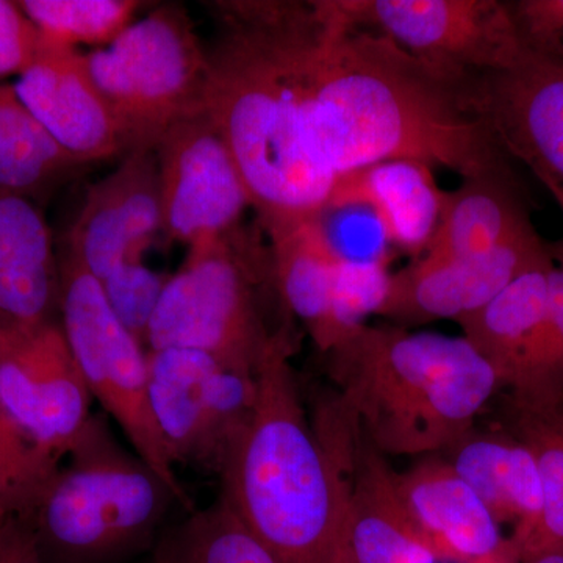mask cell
<instances>
[{"label": "cell", "instance_id": "8fae6325", "mask_svg": "<svg viewBox=\"0 0 563 563\" xmlns=\"http://www.w3.org/2000/svg\"><path fill=\"white\" fill-rule=\"evenodd\" d=\"M313 428L342 474V532L352 563H440L415 528L398 472L339 399L321 407Z\"/></svg>", "mask_w": 563, "mask_h": 563}, {"label": "cell", "instance_id": "d4e9b609", "mask_svg": "<svg viewBox=\"0 0 563 563\" xmlns=\"http://www.w3.org/2000/svg\"><path fill=\"white\" fill-rule=\"evenodd\" d=\"M81 166L41 128L13 85H0V187L32 198Z\"/></svg>", "mask_w": 563, "mask_h": 563}, {"label": "cell", "instance_id": "d6986e66", "mask_svg": "<svg viewBox=\"0 0 563 563\" xmlns=\"http://www.w3.org/2000/svg\"><path fill=\"white\" fill-rule=\"evenodd\" d=\"M453 466L501 526L512 529L518 561L539 548L543 490L533 455L512 433L477 432L462 437L440 454Z\"/></svg>", "mask_w": 563, "mask_h": 563}, {"label": "cell", "instance_id": "3957f363", "mask_svg": "<svg viewBox=\"0 0 563 563\" xmlns=\"http://www.w3.org/2000/svg\"><path fill=\"white\" fill-rule=\"evenodd\" d=\"M285 328L257 372V395L220 470V498L280 563H328L344 487L302 406Z\"/></svg>", "mask_w": 563, "mask_h": 563}, {"label": "cell", "instance_id": "7a4b0ae2", "mask_svg": "<svg viewBox=\"0 0 563 563\" xmlns=\"http://www.w3.org/2000/svg\"><path fill=\"white\" fill-rule=\"evenodd\" d=\"M203 111L221 133L263 229L317 217L333 181L310 155L302 113L303 55L313 2L211 3Z\"/></svg>", "mask_w": 563, "mask_h": 563}, {"label": "cell", "instance_id": "74e56055", "mask_svg": "<svg viewBox=\"0 0 563 563\" xmlns=\"http://www.w3.org/2000/svg\"><path fill=\"white\" fill-rule=\"evenodd\" d=\"M328 563H352L350 553H347L346 544H344L342 526H340L339 539H336L335 547Z\"/></svg>", "mask_w": 563, "mask_h": 563}, {"label": "cell", "instance_id": "ac0fdd59", "mask_svg": "<svg viewBox=\"0 0 563 563\" xmlns=\"http://www.w3.org/2000/svg\"><path fill=\"white\" fill-rule=\"evenodd\" d=\"M398 485L415 528L439 562L520 563L503 526L442 455L398 473Z\"/></svg>", "mask_w": 563, "mask_h": 563}, {"label": "cell", "instance_id": "f546056e", "mask_svg": "<svg viewBox=\"0 0 563 563\" xmlns=\"http://www.w3.org/2000/svg\"><path fill=\"white\" fill-rule=\"evenodd\" d=\"M390 279L388 262L336 263L329 342L324 354L352 329L365 324L369 314L379 313L390 288Z\"/></svg>", "mask_w": 563, "mask_h": 563}, {"label": "cell", "instance_id": "ba28073f", "mask_svg": "<svg viewBox=\"0 0 563 563\" xmlns=\"http://www.w3.org/2000/svg\"><path fill=\"white\" fill-rule=\"evenodd\" d=\"M62 331L92 399L120 426L132 451L179 496L192 503L176 474L150 404V351L111 312L101 282L66 252L60 263Z\"/></svg>", "mask_w": 563, "mask_h": 563}, {"label": "cell", "instance_id": "7c38bea8", "mask_svg": "<svg viewBox=\"0 0 563 563\" xmlns=\"http://www.w3.org/2000/svg\"><path fill=\"white\" fill-rule=\"evenodd\" d=\"M463 107L563 211V65L526 49L514 65L455 81Z\"/></svg>", "mask_w": 563, "mask_h": 563}, {"label": "cell", "instance_id": "5b68a950", "mask_svg": "<svg viewBox=\"0 0 563 563\" xmlns=\"http://www.w3.org/2000/svg\"><path fill=\"white\" fill-rule=\"evenodd\" d=\"M31 514L41 563H122L154 542L179 496L92 415Z\"/></svg>", "mask_w": 563, "mask_h": 563}, {"label": "cell", "instance_id": "4dcf8cb0", "mask_svg": "<svg viewBox=\"0 0 563 563\" xmlns=\"http://www.w3.org/2000/svg\"><path fill=\"white\" fill-rule=\"evenodd\" d=\"M169 277L150 268L144 261H136L125 263L101 280L111 312L144 346Z\"/></svg>", "mask_w": 563, "mask_h": 563}, {"label": "cell", "instance_id": "8d00e7d4", "mask_svg": "<svg viewBox=\"0 0 563 563\" xmlns=\"http://www.w3.org/2000/svg\"><path fill=\"white\" fill-rule=\"evenodd\" d=\"M520 563H563V544L529 555Z\"/></svg>", "mask_w": 563, "mask_h": 563}, {"label": "cell", "instance_id": "52a82bcc", "mask_svg": "<svg viewBox=\"0 0 563 563\" xmlns=\"http://www.w3.org/2000/svg\"><path fill=\"white\" fill-rule=\"evenodd\" d=\"M258 262L257 252L236 232L188 247L152 318L147 351H201L255 376L287 328L273 331L266 324L257 295Z\"/></svg>", "mask_w": 563, "mask_h": 563}, {"label": "cell", "instance_id": "4316f807", "mask_svg": "<svg viewBox=\"0 0 563 563\" xmlns=\"http://www.w3.org/2000/svg\"><path fill=\"white\" fill-rule=\"evenodd\" d=\"M173 563H280L222 498L161 543Z\"/></svg>", "mask_w": 563, "mask_h": 563}, {"label": "cell", "instance_id": "5bb4252c", "mask_svg": "<svg viewBox=\"0 0 563 563\" xmlns=\"http://www.w3.org/2000/svg\"><path fill=\"white\" fill-rule=\"evenodd\" d=\"M92 401L60 321L11 331L0 343V412L47 453L68 455L91 420Z\"/></svg>", "mask_w": 563, "mask_h": 563}, {"label": "cell", "instance_id": "277c9868", "mask_svg": "<svg viewBox=\"0 0 563 563\" xmlns=\"http://www.w3.org/2000/svg\"><path fill=\"white\" fill-rule=\"evenodd\" d=\"M339 402L387 455H437L473 431L501 387L463 336L357 325L322 354Z\"/></svg>", "mask_w": 563, "mask_h": 563}, {"label": "cell", "instance_id": "d590c367", "mask_svg": "<svg viewBox=\"0 0 563 563\" xmlns=\"http://www.w3.org/2000/svg\"><path fill=\"white\" fill-rule=\"evenodd\" d=\"M0 563H41L25 518L11 517L0 523Z\"/></svg>", "mask_w": 563, "mask_h": 563}, {"label": "cell", "instance_id": "9a60e30c", "mask_svg": "<svg viewBox=\"0 0 563 563\" xmlns=\"http://www.w3.org/2000/svg\"><path fill=\"white\" fill-rule=\"evenodd\" d=\"M162 233L157 154L133 150L90 185L69 232L68 254L99 282L129 262L144 261Z\"/></svg>", "mask_w": 563, "mask_h": 563}, {"label": "cell", "instance_id": "6da1fadb", "mask_svg": "<svg viewBox=\"0 0 563 563\" xmlns=\"http://www.w3.org/2000/svg\"><path fill=\"white\" fill-rule=\"evenodd\" d=\"M302 113L310 155L333 187L344 174L388 161L450 169L462 179L509 166L454 84L358 25L344 0L314 2Z\"/></svg>", "mask_w": 563, "mask_h": 563}, {"label": "cell", "instance_id": "7402d4cb", "mask_svg": "<svg viewBox=\"0 0 563 563\" xmlns=\"http://www.w3.org/2000/svg\"><path fill=\"white\" fill-rule=\"evenodd\" d=\"M444 195L429 166L388 161L344 174L335 181L325 207H368L383 222L391 246L417 261L439 228Z\"/></svg>", "mask_w": 563, "mask_h": 563}, {"label": "cell", "instance_id": "2e32d148", "mask_svg": "<svg viewBox=\"0 0 563 563\" xmlns=\"http://www.w3.org/2000/svg\"><path fill=\"white\" fill-rule=\"evenodd\" d=\"M547 246L531 224L487 254L450 262L418 258L391 273L387 298L377 314L407 329L437 320L457 322L487 306L542 257Z\"/></svg>", "mask_w": 563, "mask_h": 563}, {"label": "cell", "instance_id": "30bf717a", "mask_svg": "<svg viewBox=\"0 0 563 563\" xmlns=\"http://www.w3.org/2000/svg\"><path fill=\"white\" fill-rule=\"evenodd\" d=\"M352 20L383 33L426 68L454 81L514 65L528 49L509 2L344 0Z\"/></svg>", "mask_w": 563, "mask_h": 563}, {"label": "cell", "instance_id": "f35d334b", "mask_svg": "<svg viewBox=\"0 0 563 563\" xmlns=\"http://www.w3.org/2000/svg\"><path fill=\"white\" fill-rule=\"evenodd\" d=\"M154 563H173L172 559H169L168 553H166L165 548L158 547L157 553H155Z\"/></svg>", "mask_w": 563, "mask_h": 563}, {"label": "cell", "instance_id": "ab89813d", "mask_svg": "<svg viewBox=\"0 0 563 563\" xmlns=\"http://www.w3.org/2000/svg\"><path fill=\"white\" fill-rule=\"evenodd\" d=\"M11 331H9V329L5 328V325L2 324V322H0V343L3 342V340H5V336L9 335Z\"/></svg>", "mask_w": 563, "mask_h": 563}, {"label": "cell", "instance_id": "603a6c76", "mask_svg": "<svg viewBox=\"0 0 563 563\" xmlns=\"http://www.w3.org/2000/svg\"><path fill=\"white\" fill-rule=\"evenodd\" d=\"M531 224L510 166L463 177L444 195L439 228L420 258L450 262L487 254Z\"/></svg>", "mask_w": 563, "mask_h": 563}, {"label": "cell", "instance_id": "e0dca14e", "mask_svg": "<svg viewBox=\"0 0 563 563\" xmlns=\"http://www.w3.org/2000/svg\"><path fill=\"white\" fill-rule=\"evenodd\" d=\"M13 88L41 128L81 165L125 154L113 111L84 52L43 38L35 60Z\"/></svg>", "mask_w": 563, "mask_h": 563}, {"label": "cell", "instance_id": "ffe728a7", "mask_svg": "<svg viewBox=\"0 0 563 563\" xmlns=\"http://www.w3.org/2000/svg\"><path fill=\"white\" fill-rule=\"evenodd\" d=\"M60 263L31 198L0 187V322L33 331L58 321Z\"/></svg>", "mask_w": 563, "mask_h": 563}, {"label": "cell", "instance_id": "1f68e13d", "mask_svg": "<svg viewBox=\"0 0 563 563\" xmlns=\"http://www.w3.org/2000/svg\"><path fill=\"white\" fill-rule=\"evenodd\" d=\"M336 261L388 262L391 243L383 222L365 206L325 207L318 214Z\"/></svg>", "mask_w": 563, "mask_h": 563}, {"label": "cell", "instance_id": "484cf974", "mask_svg": "<svg viewBox=\"0 0 563 563\" xmlns=\"http://www.w3.org/2000/svg\"><path fill=\"white\" fill-rule=\"evenodd\" d=\"M507 432L531 451L542 481L543 529L532 554L563 544V398L510 396Z\"/></svg>", "mask_w": 563, "mask_h": 563}, {"label": "cell", "instance_id": "e575fe53", "mask_svg": "<svg viewBox=\"0 0 563 563\" xmlns=\"http://www.w3.org/2000/svg\"><path fill=\"white\" fill-rule=\"evenodd\" d=\"M43 36L18 2L0 0V79L21 76L40 52Z\"/></svg>", "mask_w": 563, "mask_h": 563}, {"label": "cell", "instance_id": "44dd1931", "mask_svg": "<svg viewBox=\"0 0 563 563\" xmlns=\"http://www.w3.org/2000/svg\"><path fill=\"white\" fill-rule=\"evenodd\" d=\"M550 243L487 306L457 321L463 339L492 366L509 393L531 384L542 352L548 302Z\"/></svg>", "mask_w": 563, "mask_h": 563}, {"label": "cell", "instance_id": "8992f818", "mask_svg": "<svg viewBox=\"0 0 563 563\" xmlns=\"http://www.w3.org/2000/svg\"><path fill=\"white\" fill-rule=\"evenodd\" d=\"M87 60L125 152L157 150L174 125L203 109L209 49L179 5L157 7Z\"/></svg>", "mask_w": 563, "mask_h": 563}, {"label": "cell", "instance_id": "cb8c5ba5", "mask_svg": "<svg viewBox=\"0 0 563 563\" xmlns=\"http://www.w3.org/2000/svg\"><path fill=\"white\" fill-rule=\"evenodd\" d=\"M272 242L274 284L285 309L306 325L324 354L329 342L335 255L317 217L265 229Z\"/></svg>", "mask_w": 563, "mask_h": 563}, {"label": "cell", "instance_id": "9c48e42d", "mask_svg": "<svg viewBox=\"0 0 563 563\" xmlns=\"http://www.w3.org/2000/svg\"><path fill=\"white\" fill-rule=\"evenodd\" d=\"M257 395V374L229 368L201 351H150L152 417L174 465L220 474Z\"/></svg>", "mask_w": 563, "mask_h": 563}, {"label": "cell", "instance_id": "4fadbf2b", "mask_svg": "<svg viewBox=\"0 0 563 563\" xmlns=\"http://www.w3.org/2000/svg\"><path fill=\"white\" fill-rule=\"evenodd\" d=\"M155 154L162 233L190 247L236 232L244 211L252 207L250 191L206 111L174 125Z\"/></svg>", "mask_w": 563, "mask_h": 563}, {"label": "cell", "instance_id": "836d02e7", "mask_svg": "<svg viewBox=\"0 0 563 563\" xmlns=\"http://www.w3.org/2000/svg\"><path fill=\"white\" fill-rule=\"evenodd\" d=\"M509 7L526 46L563 65V0H514Z\"/></svg>", "mask_w": 563, "mask_h": 563}, {"label": "cell", "instance_id": "83f0119b", "mask_svg": "<svg viewBox=\"0 0 563 563\" xmlns=\"http://www.w3.org/2000/svg\"><path fill=\"white\" fill-rule=\"evenodd\" d=\"M41 36L58 46H110L135 22L136 0H22L18 2Z\"/></svg>", "mask_w": 563, "mask_h": 563}, {"label": "cell", "instance_id": "d6a6232c", "mask_svg": "<svg viewBox=\"0 0 563 563\" xmlns=\"http://www.w3.org/2000/svg\"><path fill=\"white\" fill-rule=\"evenodd\" d=\"M548 302L542 352L531 384L517 398H563V240L550 243Z\"/></svg>", "mask_w": 563, "mask_h": 563}, {"label": "cell", "instance_id": "f1b7e54d", "mask_svg": "<svg viewBox=\"0 0 563 563\" xmlns=\"http://www.w3.org/2000/svg\"><path fill=\"white\" fill-rule=\"evenodd\" d=\"M60 465L0 412V523L31 514Z\"/></svg>", "mask_w": 563, "mask_h": 563}]
</instances>
